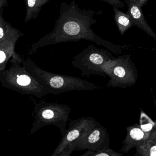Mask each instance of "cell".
Segmentation results:
<instances>
[{
	"instance_id": "1",
	"label": "cell",
	"mask_w": 156,
	"mask_h": 156,
	"mask_svg": "<svg viewBox=\"0 0 156 156\" xmlns=\"http://www.w3.org/2000/svg\"><path fill=\"white\" fill-rule=\"evenodd\" d=\"M96 12L79 8L73 0L69 3L61 2L60 13L52 31L33 44L29 52L32 55L39 48L61 43L79 41L82 40L103 45L119 55L127 45H119L104 40L94 32L91 26L96 23L94 18Z\"/></svg>"
},
{
	"instance_id": "2",
	"label": "cell",
	"mask_w": 156,
	"mask_h": 156,
	"mask_svg": "<svg viewBox=\"0 0 156 156\" xmlns=\"http://www.w3.org/2000/svg\"><path fill=\"white\" fill-rule=\"evenodd\" d=\"M23 65L45 87L49 94H59L70 91H93L100 87L94 83L72 76L57 74L45 71L28 57Z\"/></svg>"
},
{
	"instance_id": "3",
	"label": "cell",
	"mask_w": 156,
	"mask_h": 156,
	"mask_svg": "<svg viewBox=\"0 0 156 156\" xmlns=\"http://www.w3.org/2000/svg\"><path fill=\"white\" fill-rule=\"evenodd\" d=\"M23 60L16 53L10 60V66L0 71V82L3 87L21 94L41 98L49 94L47 90L23 65Z\"/></svg>"
},
{
	"instance_id": "4",
	"label": "cell",
	"mask_w": 156,
	"mask_h": 156,
	"mask_svg": "<svg viewBox=\"0 0 156 156\" xmlns=\"http://www.w3.org/2000/svg\"><path fill=\"white\" fill-rule=\"evenodd\" d=\"M30 97L34 104V120L29 135H33L45 126L53 125L57 127L63 136L72 108L66 105L52 103L44 99L37 100L32 96Z\"/></svg>"
},
{
	"instance_id": "5",
	"label": "cell",
	"mask_w": 156,
	"mask_h": 156,
	"mask_svg": "<svg viewBox=\"0 0 156 156\" xmlns=\"http://www.w3.org/2000/svg\"><path fill=\"white\" fill-rule=\"evenodd\" d=\"M102 69L110 78L107 87L126 88L134 85L137 81L138 70L130 55L115 57L105 63Z\"/></svg>"
},
{
	"instance_id": "6",
	"label": "cell",
	"mask_w": 156,
	"mask_h": 156,
	"mask_svg": "<svg viewBox=\"0 0 156 156\" xmlns=\"http://www.w3.org/2000/svg\"><path fill=\"white\" fill-rule=\"evenodd\" d=\"M115 58L109 51L89 45L74 56L71 63L74 67L81 71L83 76L98 75L105 77L106 75L102 70V66L108 61Z\"/></svg>"
},
{
	"instance_id": "7",
	"label": "cell",
	"mask_w": 156,
	"mask_h": 156,
	"mask_svg": "<svg viewBox=\"0 0 156 156\" xmlns=\"http://www.w3.org/2000/svg\"><path fill=\"white\" fill-rule=\"evenodd\" d=\"M97 122L91 116L82 117L71 120L51 156H70L80 140Z\"/></svg>"
},
{
	"instance_id": "8",
	"label": "cell",
	"mask_w": 156,
	"mask_h": 156,
	"mask_svg": "<svg viewBox=\"0 0 156 156\" xmlns=\"http://www.w3.org/2000/svg\"><path fill=\"white\" fill-rule=\"evenodd\" d=\"M109 135L106 128L99 122L89 129L77 144L75 151H97L109 148Z\"/></svg>"
},
{
	"instance_id": "9",
	"label": "cell",
	"mask_w": 156,
	"mask_h": 156,
	"mask_svg": "<svg viewBox=\"0 0 156 156\" xmlns=\"http://www.w3.org/2000/svg\"><path fill=\"white\" fill-rule=\"evenodd\" d=\"M124 2L128 7L127 13L131 17L133 26L141 29L156 41V34L146 21L139 0H125Z\"/></svg>"
},
{
	"instance_id": "10",
	"label": "cell",
	"mask_w": 156,
	"mask_h": 156,
	"mask_svg": "<svg viewBox=\"0 0 156 156\" xmlns=\"http://www.w3.org/2000/svg\"><path fill=\"white\" fill-rule=\"evenodd\" d=\"M126 136L122 142L119 151L122 153L128 152L130 150L138 146L147 140L146 135L139 124L136 123L126 127Z\"/></svg>"
},
{
	"instance_id": "11",
	"label": "cell",
	"mask_w": 156,
	"mask_h": 156,
	"mask_svg": "<svg viewBox=\"0 0 156 156\" xmlns=\"http://www.w3.org/2000/svg\"><path fill=\"white\" fill-rule=\"evenodd\" d=\"M24 35V34L21 32L20 30L14 28L5 20L3 13H0V43L18 41L20 37Z\"/></svg>"
},
{
	"instance_id": "12",
	"label": "cell",
	"mask_w": 156,
	"mask_h": 156,
	"mask_svg": "<svg viewBox=\"0 0 156 156\" xmlns=\"http://www.w3.org/2000/svg\"><path fill=\"white\" fill-rule=\"evenodd\" d=\"M17 41H10L0 43V71L6 69L8 62L17 53L15 51Z\"/></svg>"
},
{
	"instance_id": "13",
	"label": "cell",
	"mask_w": 156,
	"mask_h": 156,
	"mask_svg": "<svg viewBox=\"0 0 156 156\" xmlns=\"http://www.w3.org/2000/svg\"><path fill=\"white\" fill-rule=\"evenodd\" d=\"M115 22L121 35H123L129 28L133 26L131 17L127 13H124L116 7L113 8Z\"/></svg>"
},
{
	"instance_id": "14",
	"label": "cell",
	"mask_w": 156,
	"mask_h": 156,
	"mask_svg": "<svg viewBox=\"0 0 156 156\" xmlns=\"http://www.w3.org/2000/svg\"><path fill=\"white\" fill-rule=\"evenodd\" d=\"M136 149L135 156H156V140H147Z\"/></svg>"
},
{
	"instance_id": "15",
	"label": "cell",
	"mask_w": 156,
	"mask_h": 156,
	"mask_svg": "<svg viewBox=\"0 0 156 156\" xmlns=\"http://www.w3.org/2000/svg\"><path fill=\"white\" fill-rule=\"evenodd\" d=\"M26 8V17L24 23H27L32 19L38 17L42 7L39 3V0H23Z\"/></svg>"
},
{
	"instance_id": "16",
	"label": "cell",
	"mask_w": 156,
	"mask_h": 156,
	"mask_svg": "<svg viewBox=\"0 0 156 156\" xmlns=\"http://www.w3.org/2000/svg\"><path fill=\"white\" fill-rule=\"evenodd\" d=\"M139 122L140 126L142 130L145 133L147 140L148 136L149 134L150 133L152 129V127L154 126L155 122L153 121L142 110L140 111Z\"/></svg>"
},
{
	"instance_id": "17",
	"label": "cell",
	"mask_w": 156,
	"mask_h": 156,
	"mask_svg": "<svg viewBox=\"0 0 156 156\" xmlns=\"http://www.w3.org/2000/svg\"><path fill=\"white\" fill-rule=\"evenodd\" d=\"M123 154L114 151L109 148L97 151L87 150L81 156H123Z\"/></svg>"
},
{
	"instance_id": "18",
	"label": "cell",
	"mask_w": 156,
	"mask_h": 156,
	"mask_svg": "<svg viewBox=\"0 0 156 156\" xmlns=\"http://www.w3.org/2000/svg\"><path fill=\"white\" fill-rule=\"evenodd\" d=\"M100 1L108 3L113 8L116 7L118 8H123L126 6L121 0H100Z\"/></svg>"
},
{
	"instance_id": "19",
	"label": "cell",
	"mask_w": 156,
	"mask_h": 156,
	"mask_svg": "<svg viewBox=\"0 0 156 156\" xmlns=\"http://www.w3.org/2000/svg\"><path fill=\"white\" fill-rule=\"evenodd\" d=\"M148 139L156 140V118L154 126L152 127V129L149 134L148 136L147 139V140Z\"/></svg>"
},
{
	"instance_id": "20",
	"label": "cell",
	"mask_w": 156,
	"mask_h": 156,
	"mask_svg": "<svg viewBox=\"0 0 156 156\" xmlns=\"http://www.w3.org/2000/svg\"><path fill=\"white\" fill-rule=\"evenodd\" d=\"M8 6V0H0V13H3L4 7Z\"/></svg>"
},
{
	"instance_id": "21",
	"label": "cell",
	"mask_w": 156,
	"mask_h": 156,
	"mask_svg": "<svg viewBox=\"0 0 156 156\" xmlns=\"http://www.w3.org/2000/svg\"><path fill=\"white\" fill-rule=\"evenodd\" d=\"M50 0H39V2L41 6L43 7V6L45 5Z\"/></svg>"
},
{
	"instance_id": "22",
	"label": "cell",
	"mask_w": 156,
	"mask_h": 156,
	"mask_svg": "<svg viewBox=\"0 0 156 156\" xmlns=\"http://www.w3.org/2000/svg\"><path fill=\"white\" fill-rule=\"evenodd\" d=\"M148 1L149 0H139L140 5L142 7L147 4Z\"/></svg>"
}]
</instances>
